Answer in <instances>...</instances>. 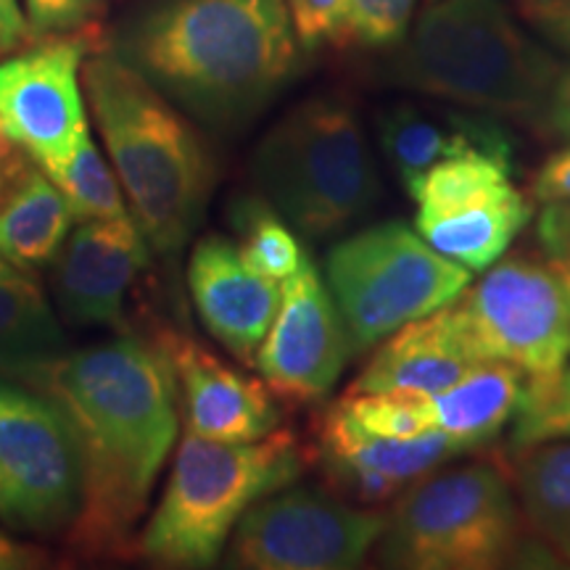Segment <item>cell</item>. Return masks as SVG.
<instances>
[{
	"label": "cell",
	"instance_id": "1",
	"mask_svg": "<svg viewBox=\"0 0 570 570\" xmlns=\"http://www.w3.org/2000/svg\"><path fill=\"white\" fill-rule=\"evenodd\" d=\"M24 386L61 410L80 454L82 494L69 547L85 558L127 552L180 425L167 356L122 336L61 354Z\"/></svg>",
	"mask_w": 570,
	"mask_h": 570
},
{
	"label": "cell",
	"instance_id": "2",
	"mask_svg": "<svg viewBox=\"0 0 570 570\" xmlns=\"http://www.w3.org/2000/svg\"><path fill=\"white\" fill-rule=\"evenodd\" d=\"M114 53L177 109L233 127L291 80L298 38L285 0H154Z\"/></svg>",
	"mask_w": 570,
	"mask_h": 570
},
{
	"label": "cell",
	"instance_id": "3",
	"mask_svg": "<svg viewBox=\"0 0 570 570\" xmlns=\"http://www.w3.org/2000/svg\"><path fill=\"white\" fill-rule=\"evenodd\" d=\"M85 101L127 209L159 254H177L202 223L214 188V159L185 114L138 69L111 51L82 67Z\"/></svg>",
	"mask_w": 570,
	"mask_h": 570
},
{
	"label": "cell",
	"instance_id": "4",
	"mask_svg": "<svg viewBox=\"0 0 570 570\" xmlns=\"http://www.w3.org/2000/svg\"><path fill=\"white\" fill-rule=\"evenodd\" d=\"M562 63L499 0H433L399 51L404 88L539 125Z\"/></svg>",
	"mask_w": 570,
	"mask_h": 570
},
{
	"label": "cell",
	"instance_id": "5",
	"mask_svg": "<svg viewBox=\"0 0 570 570\" xmlns=\"http://www.w3.org/2000/svg\"><path fill=\"white\" fill-rule=\"evenodd\" d=\"M304 468L306 449L291 431L240 444L188 431L151 520L127 552L167 568H209L238 520L259 499L291 487Z\"/></svg>",
	"mask_w": 570,
	"mask_h": 570
},
{
	"label": "cell",
	"instance_id": "6",
	"mask_svg": "<svg viewBox=\"0 0 570 570\" xmlns=\"http://www.w3.org/2000/svg\"><path fill=\"white\" fill-rule=\"evenodd\" d=\"M377 558L407 570H497L552 562L533 539L504 462L428 473L386 512ZM554 566V562H552Z\"/></svg>",
	"mask_w": 570,
	"mask_h": 570
},
{
	"label": "cell",
	"instance_id": "7",
	"mask_svg": "<svg viewBox=\"0 0 570 570\" xmlns=\"http://www.w3.org/2000/svg\"><path fill=\"white\" fill-rule=\"evenodd\" d=\"M252 173L265 202L304 238H331L362 219L381 180L360 117L346 98L298 104L256 146Z\"/></svg>",
	"mask_w": 570,
	"mask_h": 570
},
{
	"label": "cell",
	"instance_id": "8",
	"mask_svg": "<svg viewBox=\"0 0 570 570\" xmlns=\"http://www.w3.org/2000/svg\"><path fill=\"white\" fill-rule=\"evenodd\" d=\"M325 281L354 352H365L412 320L458 302L470 269L407 225L383 223L338 240L327 252Z\"/></svg>",
	"mask_w": 570,
	"mask_h": 570
},
{
	"label": "cell",
	"instance_id": "9",
	"mask_svg": "<svg viewBox=\"0 0 570 570\" xmlns=\"http://www.w3.org/2000/svg\"><path fill=\"white\" fill-rule=\"evenodd\" d=\"M454 304L481 360L510 362L531 381L570 362V296L550 262L531 254L494 262Z\"/></svg>",
	"mask_w": 570,
	"mask_h": 570
},
{
	"label": "cell",
	"instance_id": "10",
	"mask_svg": "<svg viewBox=\"0 0 570 570\" xmlns=\"http://www.w3.org/2000/svg\"><path fill=\"white\" fill-rule=\"evenodd\" d=\"M82 470L67 417L48 396L0 381V520L53 533L80 510Z\"/></svg>",
	"mask_w": 570,
	"mask_h": 570
},
{
	"label": "cell",
	"instance_id": "11",
	"mask_svg": "<svg viewBox=\"0 0 570 570\" xmlns=\"http://www.w3.org/2000/svg\"><path fill=\"white\" fill-rule=\"evenodd\" d=\"M386 531V512L354 508L317 489H281L233 531L227 566L254 570L360 568Z\"/></svg>",
	"mask_w": 570,
	"mask_h": 570
},
{
	"label": "cell",
	"instance_id": "12",
	"mask_svg": "<svg viewBox=\"0 0 570 570\" xmlns=\"http://www.w3.org/2000/svg\"><path fill=\"white\" fill-rule=\"evenodd\" d=\"M96 42L85 30L42 38L30 51L0 61V130L53 161L90 132L85 111V59Z\"/></svg>",
	"mask_w": 570,
	"mask_h": 570
},
{
	"label": "cell",
	"instance_id": "13",
	"mask_svg": "<svg viewBox=\"0 0 570 570\" xmlns=\"http://www.w3.org/2000/svg\"><path fill=\"white\" fill-rule=\"evenodd\" d=\"M352 352L336 298L306 256L281 283V306L254 365L275 394L317 402L336 386Z\"/></svg>",
	"mask_w": 570,
	"mask_h": 570
},
{
	"label": "cell",
	"instance_id": "14",
	"mask_svg": "<svg viewBox=\"0 0 570 570\" xmlns=\"http://www.w3.org/2000/svg\"><path fill=\"white\" fill-rule=\"evenodd\" d=\"M151 259V244L132 214L82 219L56 254V296L75 325L122 327L132 285Z\"/></svg>",
	"mask_w": 570,
	"mask_h": 570
},
{
	"label": "cell",
	"instance_id": "15",
	"mask_svg": "<svg viewBox=\"0 0 570 570\" xmlns=\"http://www.w3.org/2000/svg\"><path fill=\"white\" fill-rule=\"evenodd\" d=\"M154 344L173 367L177 399L190 433L240 444L277 431L281 412L265 381L235 370L196 338L169 327L156 333Z\"/></svg>",
	"mask_w": 570,
	"mask_h": 570
},
{
	"label": "cell",
	"instance_id": "16",
	"mask_svg": "<svg viewBox=\"0 0 570 570\" xmlns=\"http://www.w3.org/2000/svg\"><path fill=\"white\" fill-rule=\"evenodd\" d=\"M465 452L473 446L439 428L415 439L375 436L356 428L338 402L320 420V458L327 475L365 504L394 499L441 462Z\"/></svg>",
	"mask_w": 570,
	"mask_h": 570
},
{
	"label": "cell",
	"instance_id": "17",
	"mask_svg": "<svg viewBox=\"0 0 570 570\" xmlns=\"http://www.w3.org/2000/svg\"><path fill=\"white\" fill-rule=\"evenodd\" d=\"M188 285L206 331L244 365H254L281 306V283L256 273L235 240L212 233L190 252Z\"/></svg>",
	"mask_w": 570,
	"mask_h": 570
},
{
	"label": "cell",
	"instance_id": "18",
	"mask_svg": "<svg viewBox=\"0 0 570 570\" xmlns=\"http://www.w3.org/2000/svg\"><path fill=\"white\" fill-rule=\"evenodd\" d=\"M479 362L483 360L468 336L458 304L452 302L383 338L362 375L348 386V394L404 391L433 396L458 383Z\"/></svg>",
	"mask_w": 570,
	"mask_h": 570
},
{
	"label": "cell",
	"instance_id": "19",
	"mask_svg": "<svg viewBox=\"0 0 570 570\" xmlns=\"http://www.w3.org/2000/svg\"><path fill=\"white\" fill-rule=\"evenodd\" d=\"M75 219L40 161L0 130V256L24 269L51 265Z\"/></svg>",
	"mask_w": 570,
	"mask_h": 570
},
{
	"label": "cell",
	"instance_id": "20",
	"mask_svg": "<svg viewBox=\"0 0 570 570\" xmlns=\"http://www.w3.org/2000/svg\"><path fill=\"white\" fill-rule=\"evenodd\" d=\"M377 127H381L383 154L410 196L415 194L428 169L449 156L473 148L512 156L510 135L491 114L481 111H475L473 117L468 114L433 117L415 104H396L381 114Z\"/></svg>",
	"mask_w": 570,
	"mask_h": 570
},
{
	"label": "cell",
	"instance_id": "21",
	"mask_svg": "<svg viewBox=\"0 0 570 570\" xmlns=\"http://www.w3.org/2000/svg\"><path fill=\"white\" fill-rule=\"evenodd\" d=\"M529 219L531 202L508 183L452 209L417 212L415 230L439 254L481 273L502 259Z\"/></svg>",
	"mask_w": 570,
	"mask_h": 570
},
{
	"label": "cell",
	"instance_id": "22",
	"mask_svg": "<svg viewBox=\"0 0 570 570\" xmlns=\"http://www.w3.org/2000/svg\"><path fill=\"white\" fill-rule=\"evenodd\" d=\"M67 354L59 317L32 269L0 256V375L24 386Z\"/></svg>",
	"mask_w": 570,
	"mask_h": 570
},
{
	"label": "cell",
	"instance_id": "23",
	"mask_svg": "<svg viewBox=\"0 0 570 570\" xmlns=\"http://www.w3.org/2000/svg\"><path fill=\"white\" fill-rule=\"evenodd\" d=\"M504 468L533 539L554 566H570V439L520 446Z\"/></svg>",
	"mask_w": 570,
	"mask_h": 570
},
{
	"label": "cell",
	"instance_id": "24",
	"mask_svg": "<svg viewBox=\"0 0 570 570\" xmlns=\"http://www.w3.org/2000/svg\"><path fill=\"white\" fill-rule=\"evenodd\" d=\"M529 375L510 362L483 360L458 383L431 396L433 425L481 449L515 417Z\"/></svg>",
	"mask_w": 570,
	"mask_h": 570
},
{
	"label": "cell",
	"instance_id": "25",
	"mask_svg": "<svg viewBox=\"0 0 570 570\" xmlns=\"http://www.w3.org/2000/svg\"><path fill=\"white\" fill-rule=\"evenodd\" d=\"M46 175L67 198L77 219H104L130 214L111 164L104 159L90 132H85L75 148L59 159L42 161Z\"/></svg>",
	"mask_w": 570,
	"mask_h": 570
},
{
	"label": "cell",
	"instance_id": "26",
	"mask_svg": "<svg viewBox=\"0 0 570 570\" xmlns=\"http://www.w3.org/2000/svg\"><path fill=\"white\" fill-rule=\"evenodd\" d=\"M512 156L473 148V151L449 156V159L433 164L417 183L415 198L417 212H444L460 206L470 198L489 194V190L508 185Z\"/></svg>",
	"mask_w": 570,
	"mask_h": 570
},
{
	"label": "cell",
	"instance_id": "27",
	"mask_svg": "<svg viewBox=\"0 0 570 570\" xmlns=\"http://www.w3.org/2000/svg\"><path fill=\"white\" fill-rule=\"evenodd\" d=\"M233 225L238 230L240 254L269 281L283 283L304 265L306 252L298 244L294 227L265 198H244L235 206Z\"/></svg>",
	"mask_w": 570,
	"mask_h": 570
},
{
	"label": "cell",
	"instance_id": "28",
	"mask_svg": "<svg viewBox=\"0 0 570 570\" xmlns=\"http://www.w3.org/2000/svg\"><path fill=\"white\" fill-rule=\"evenodd\" d=\"M338 407L362 431L386 439H415L436 431L431 415V396L404 391H367L338 399Z\"/></svg>",
	"mask_w": 570,
	"mask_h": 570
},
{
	"label": "cell",
	"instance_id": "29",
	"mask_svg": "<svg viewBox=\"0 0 570 570\" xmlns=\"http://www.w3.org/2000/svg\"><path fill=\"white\" fill-rule=\"evenodd\" d=\"M512 449L570 439V365L544 381H531L512 417Z\"/></svg>",
	"mask_w": 570,
	"mask_h": 570
},
{
	"label": "cell",
	"instance_id": "30",
	"mask_svg": "<svg viewBox=\"0 0 570 570\" xmlns=\"http://www.w3.org/2000/svg\"><path fill=\"white\" fill-rule=\"evenodd\" d=\"M417 0H346L336 46L383 48L407 32Z\"/></svg>",
	"mask_w": 570,
	"mask_h": 570
},
{
	"label": "cell",
	"instance_id": "31",
	"mask_svg": "<svg viewBox=\"0 0 570 570\" xmlns=\"http://www.w3.org/2000/svg\"><path fill=\"white\" fill-rule=\"evenodd\" d=\"M101 6L104 0H24V17L32 40H42L88 30Z\"/></svg>",
	"mask_w": 570,
	"mask_h": 570
},
{
	"label": "cell",
	"instance_id": "32",
	"mask_svg": "<svg viewBox=\"0 0 570 570\" xmlns=\"http://www.w3.org/2000/svg\"><path fill=\"white\" fill-rule=\"evenodd\" d=\"M518 13L541 38L570 53V0H518Z\"/></svg>",
	"mask_w": 570,
	"mask_h": 570
},
{
	"label": "cell",
	"instance_id": "33",
	"mask_svg": "<svg viewBox=\"0 0 570 570\" xmlns=\"http://www.w3.org/2000/svg\"><path fill=\"white\" fill-rule=\"evenodd\" d=\"M531 196L541 204H570V142L541 164Z\"/></svg>",
	"mask_w": 570,
	"mask_h": 570
},
{
	"label": "cell",
	"instance_id": "34",
	"mask_svg": "<svg viewBox=\"0 0 570 570\" xmlns=\"http://www.w3.org/2000/svg\"><path fill=\"white\" fill-rule=\"evenodd\" d=\"M533 130L550 140L570 142V63L560 69L550 101H547L544 114H541L539 125Z\"/></svg>",
	"mask_w": 570,
	"mask_h": 570
},
{
	"label": "cell",
	"instance_id": "35",
	"mask_svg": "<svg viewBox=\"0 0 570 570\" xmlns=\"http://www.w3.org/2000/svg\"><path fill=\"white\" fill-rule=\"evenodd\" d=\"M27 40H32V32L19 0H0V53L19 51Z\"/></svg>",
	"mask_w": 570,
	"mask_h": 570
},
{
	"label": "cell",
	"instance_id": "36",
	"mask_svg": "<svg viewBox=\"0 0 570 570\" xmlns=\"http://www.w3.org/2000/svg\"><path fill=\"white\" fill-rule=\"evenodd\" d=\"M46 562V554L35 550L30 544L11 539L9 533L0 531V570H27L40 568Z\"/></svg>",
	"mask_w": 570,
	"mask_h": 570
},
{
	"label": "cell",
	"instance_id": "37",
	"mask_svg": "<svg viewBox=\"0 0 570 570\" xmlns=\"http://www.w3.org/2000/svg\"><path fill=\"white\" fill-rule=\"evenodd\" d=\"M547 262L554 267V273L560 275L562 285H566L568 296H570V248H566V252L554 254V256H547Z\"/></svg>",
	"mask_w": 570,
	"mask_h": 570
},
{
	"label": "cell",
	"instance_id": "38",
	"mask_svg": "<svg viewBox=\"0 0 570 570\" xmlns=\"http://www.w3.org/2000/svg\"><path fill=\"white\" fill-rule=\"evenodd\" d=\"M568 217H570V204H568Z\"/></svg>",
	"mask_w": 570,
	"mask_h": 570
}]
</instances>
